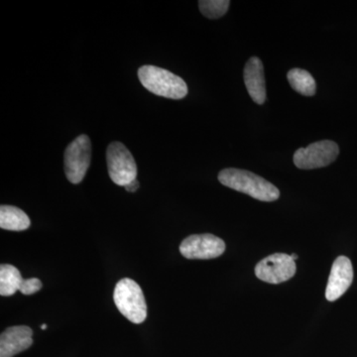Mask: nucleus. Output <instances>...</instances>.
<instances>
[{
	"label": "nucleus",
	"instance_id": "f03ea898",
	"mask_svg": "<svg viewBox=\"0 0 357 357\" xmlns=\"http://www.w3.org/2000/svg\"><path fill=\"white\" fill-rule=\"evenodd\" d=\"M138 79L147 91L156 96L182 100L188 95V86L184 79L163 68L142 66L138 70Z\"/></svg>",
	"mask_w": 357,
	"mask_h": 357
},
{
	"label": "nucleus",
	"instance_id": "9b49d317",
	"mask_svg": "<svg viewBox=\"0 0 357 357\" xmlns=\"http://www.w3.org/2000/svg\"><path fill=\"white\" fill-rule=\"evenodd\" d=\"M244 83L250 98L257 105H263L266 100V84L261 60L251 57L244 68Z\"/></svg>",
	"mask_w": 357,
	"mask_h": 357
},
{
	"label": "nucleus",
	"instance_id": "f8f14e48",
	"mask_svg": "<svg viewBox=\"0 0 357 357\" xmlns=\"http://www.w3.org/2000/svg\"><path fill=\"white\" fill-rule=\"evenodd\" d=\"M30 223V218L20 208L6 204H2L0 208V227L2 229L22 231L29 229Z\"/></svg>",
	"mask_w": 357,
	"mask_h": 357
},
{
	"label": "nucleus",
	"instance_id": "20e7f679",
	"mask_svg": "<svg viewBox=\"0 0 357 357\" xmlns=\"http://www.w3.org/2000/svg\"><path fill=\"white\" fill-rule=\"evenodd\" d=\"M109 175L114 184L126 187L137 177V166L132 154L121 142L110 143L107 150Z\"/></svg>",
	"mask_w": 357,
	"mask_h": 357
},
{
	"label": "nucleus",
	"instance_id": "f3484780",
	"mask_svg": "<svg viewBox=\"0 0 357 357\" xmlns=\"http://www.w3.org/2000/svg\"><path fill=\"white\" fill-rule=\"evenodd\" d=\"M139 182H138L137 178L136 180L132 181V182L129 183L128 185H126V190L128 192H134L137 191L138 189H139Z\"/></svg>",
	"mask_w": 357,
	"mask_h": 357
},
{
	"label": "nucleus",
	"instance_id": "2eb2a0df",
	"mask_svg": "<svg viewBox=\"0 0 357 357\" xmlns=\"http://www.w3.org/2000/svg\"><path fill=\"white\" fill-rule=\"evenodd\" d=\"M229 0H201L199 1V10L208 20H218L229 10Z\"/></svg>",
	"mask_w": 357,
	"mask_h": 357
},
{
	"label": "nucleus",
	"instance_id": "7ed1b4c3",
	"mask_svg": "<svg viewBox=\"0 0 357 357\" xmlns=\"http://www.w3.org/2000/svg\"><path fill=\"white\" fill-rule=\"evenodd\" d=\"M115 306L128 321L142 324L147 318V304L142 289L132 279L124 278L114 288Z\"/></svg>",
	"mask_w": 357,
	"mask_h": 357
},
{
	"label": "nucleus",
	"instance_id": "6e6552de",
	"mask_svg": "<svg viewBox=\"0 0 357 357\" xmlns=\"http://www.w3.org/2000/svg\"><path fill=\"white\" fill-rule=\"evenodd\" d=\"M225 251V243L213 234H194L188 236L180 245L181 255L187 259H213Z\"/></svg>",
	"mask_w": 357,
	"mask_h": 357
},
{
	"label": "nucleus",
	"instance_id": "f257e3e1",
	"mask_svg": "<svg viewBox=\"0 0 357 357\" xmlns=\"http://www.w3.org/2000/svg\"><path fill=\"white\" fill-rule=\"evenodd\" d=\"M218 181L225 187L248 195L258 201L274 202L280 197V191L267 180L241 169H223Z\"/></svg>",
	"mask_w": 357,
	"mask_h": 357
},
{
	"label": "nucleus",
	"instance_id": "a211bd4d",
	"mask_svg": "<svg viewBox=\"0 0 357 357\" xmlns=\"http://www.w3.org/2000/svg\"><path fill=\"white\" fill-rule=\"evenodd\" d=\"M291 257H292V259L294 260V261H295V260L298 259V255H291Z\"/></svg>",
	"mask_w": 357,
	"mask_h": 357
},
{
	"label": "nucleus",
	"instance_id": "ddd939ff",
	"mask_svg": "<svg viewBox=\"0 0 357 357\" xmlns=\"http://www.w3.org/2000/svg\"><path fill=\"white\" fill-rule=\"evenodd\" d=\"M24 279L21 276L17 268L9 264L0 266V294L9 297L20 291L21 284Z\"/></svg>",
	"mask_w": 357,
	"mask_h": 357
},
{
	"label": "nucleus",
	"instance_id": "0eeeda50",
	"mask_svg": "<svg viewBox=\"0 0 357 357\" xmlns=\"http://www.w3.org/2000/svg\"><path fill=\"white\" fill-rule=\"evenodd\" d=\"M296 263L291 255L275 253L258 263L255 275L259 280L269 284H280L290 280L296 273Z\"/></svg>",
	"mask_w": 357,
	"mask_h": 357
},
{
	"label": "nucleus",
	"instance_id": "423d86ee",
	"mask_svg": "<svg viewBox=\"0 0 357 357\" xmlns=\"http://www.w3.org/2000/svg\"><path fill=\"white\" fill-rule=\"evenodd\" d=\"M340 148L332 140L312 143L306 148H299L294 154V164L302 170L323 168L337 160Z\"/></svg>",
	"mask_w": 357,
	"mask_h": 357
},
{
	"label": "nucleus",
	"instance_id": "4468645a",
	"mask_svg": "<svg viewBox=\"0 0 357 357\" xmlns=\"http://www.w3.org/2000/svg\"><path fill=\"white\" fill-rule=\"evenodd\" d=\"M287 77L289 84L297 93L306 96L316 95V81L307 70L296 68L289 70Z\"/></svg>",
	"mask_w": 357,
	"mask_h": 357
},
{
	"label": "nucleus",
	"instance_id": "6ab92c4d",
	"mask_svg": "<svg viewBox=\"0 0 357 357\" xmlns=\"http://www.w3.org/2000/svg\"><path fill=\"white\" fill-rule=\"evenodd\" d=\"M41 328H42V330H46L47 326L46 325H42L41 326Z\"/></svg>",
	"mask_w": 357,
	"mask_h": 357
},
{
	"label": "nucleus",
	"instance_id": "dca6fc26",
	"mask_svg": "<svg viewBox=\"0 0 357 357\" xmlns=\"http://www.w3.org/2000/svg\"><path fill=\"white\" fill-rule=\"evenodd\" d=\"M42 282L38 278L24 279L21 284L20 291L23 295H33L42 288Z\"/></svg>",
	"mask_w": 357,
	"mask_h": 357
},
{
	"label": "nucleus",
	"instance_id": "9d476101",
	"mask_svg": "<svg viewBox=\"0 0 357 357\" xmlns=\"http://www.w3.org/2000/svg\"><path fill=\"white\" fill-rule=\"evenodd\" d=\"M33 331L27 326L6 328L0 337V357H13L29 349L33 344Z\"/></svg>",
	"mask_w": 357,
	"mask_h": 357
},
{
	"label": "nucleus",
	"instance_id": "1a4fd4ad",
	"mask_svg": "<svg viewBox=\"0 0 357 357\" xmlns=\"http://www.w3.org/2000/svg\"><path fill=\"white\" fill-rule=\"evenodd\" d=\"M354 281V268L349 258L340 256L333 262L328 285L326 289V298L330 302L340 299Z\"/></svg>",
	"mask_w": 357,
	"mask_h": 357
},
{
	"label": "nucleus",
	"instance_id": "39448f33",
	"mask_svg": "<svg viewBox=\"0 0 357 357\" xmlns=\"http://www.w3.org/2000/svg\"><path fill=\"white\" fill-rule=\"evenodd\" d=\"M91 143L89 136L79 135L70 142L65 151L66 177L73 184H79L84 180L91 165Z\"/></svg>",
	"mask_w": 357,
	"mask_h": 357
}]
</instances>
